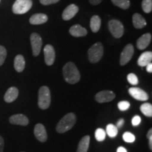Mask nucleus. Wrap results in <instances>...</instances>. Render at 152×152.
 I'll return each instance as SVG.
<instances>
[{
	"instance_id": "f257e3e1",
	"label": "nucleus",
	"mask_w": 152,
	"mask_h": 152,
	"mask_svg": "<svg viewBox=\"0 0 152 152\" xmlns=\"http://www.w3.org/2000/svg\"><path fill=\"white\" fill-rule=\"evenodd\" d=\"M63 74L65 80L71 85L78 83L80 79V73L73 62H68L64 66Z\"/></svg>"
},
{
	"instance_id": "f03ea898",
	"label": "nucleus",
	"mask_w": 152,
	"mask_h": 152,
	"mask_svg": "<svg viewBox=\"0 0 152 152\" xmlns=\"http://www.w3.org/2000/svg\"><path fill=\"white\" fill-rule=\"evenodd\" d=\"M76 116L73 113H68L62 118L58 123L56 130L58 133H65L70 130L75 125Z\"/></svg>"
},
{
	"instance_id": "7ed1b4c3",
	"label": "nucleus",
	"mask_w": 152,
	"mask_h": 152,
	"mask_svg": "<svg viewBox=\"0 0 152 152\" xmlns=\"http://www.w3.org/2000/svg\"><path fill=\"white\" fill-rule=\"evenodd\" d=\"M51 104L50 90L47 86L40 87L38 93V106L39 109L45 110L48 109Z\"/></svg>"
},
{
	"instance_id": "20e7f679",
	"label": "nucleus",
	"mask_w": 152,
	"mask_h": 152,
	"mask_svg": "<svg viewBox=\"0 0 152 152\" xmlns=\"http://www.w3.org/2000/svg\"><path fill=\"white\" fill-rule=\"evenodd\" d=\"M104 54V47L102 43L97 42L93 45L88 51L89 61L92 64L99 61Z\"/></svg>"
},
{
	"instance_id": "39448f33",
	"label": "nucleus",
	"mask_w": 152,
	"mask_h": 152,
	"mask_svg": "<svg viewBox=\"0 0 152 152\" xmlns=\"http://www.w3.org/2000/svg\"><path fill=\"white\" fill-rule=\"evenodd\" d=\"M32 0H16L12 7V11L16 14H23L32 8Z\"/></svg>"
},
{
	"instance_id": "423d86ee",
	"label": "nucleus",
	"mask_w": 152,
	"mask_h": 152,
	"mask_svg": "<svg viewBox=\"0 0 152 152\" xmlns=\"http://www.w3.org/2000/svg\"><path fill=\"white\" fill-rule=\"evenodd\" d=\"M109 30L112 35L115 38H120L124 33V27L122 23L118 20H111L109 22Z\"/></svg>"
},
{
	"instance_id": "0eeeda50",
	"label": "nucleus",
	"mask_w": 152,
	"mask_h": 152,
	"mask_svg": "<svg viewBox=\"0 0 152 152\" xmlns=\"http://www.w3.org/2000/svg\"><path fill=\"white\" fill-rule=\"evenodd\" d=\"M30 42H31L33 54L35 56H37L41 52L42 40L40 36L37 33H33L30 35Z\"/></svg>"
},
{
	"instance_id": "6e6552de",
	"label": "nucleus",
	"mask_w": 152,
	"mask_h": 152,
	"mask_svg": "<svg viewBox=\"0 0 152 152\" xmlns=\"http://www.w3.org/2000/svg\"><path fill=\"white\" fill-rule=\"evenodd\" d=\"M134 54V47H133L132 45L131 44H128L125 48L123 49V52L121 54V58H120V64L121 66H125L130 61L132 58Z\"/></svg>"
},
{
	"instance_id": "1a4fd4ad",
	"label": "nucleus",
	"mask_w": 152,
	"mask_h": 152,
	"mask_svg": "<svg viewBox=\"0 0 152 152\" xmlns=\"http://www.w3.org/2000/svg\"><path fill=\"white\" fill-rule=\"evenodd\" d=\"M115 97V93L110 90H104L98 92L95 96V99L99 103H106L111 102Z\"/></svg>"
},
{
	"instance_id": "9d476101",
	"label": "nucleus",
	"mask_w": 152,
	"mask_h": 152,
	"mask_svg": "<svg viewBox=\"0 0 152 152\" xmlns=\"http://www.w3.org/2000/svg\"><path fill=\"white\" fill-rule=\"evenodd\" d=\"M128 92L130 96L138 101L144 102V101H147L149 99V95L147 93L138 87H131L129 89Z\"/></svg>"
},
{
	"instance_id": "9b49d317",
	"label": "nucleus",
	"mask_w": 152,
	"mask_h": 152,
	"mask_svg": "<svg viewBox=\"0 0 152 152\" xmlns=\"http://www.w3.org/2000/svg\"><path fill=\"white\" fill-rule=\"evenodd\" d=\"M45 61L47 66H52L55 61V51L52 45H47L44 48Z\"/></svg>"
},
{
	"instance_id": "f8f14e48",
	"label": "nucleus",
	"mask_w": 152,
	"mask_h": 152,
	"mask_svg": "<svg viewBox=\"0 0 152 152\" xmlns=\"http://www.w3.org/2000/svg\"><path fill=\"white\" fill-rule=\"evenodd\" d=\"M34 134L38 141L45 142L47 140V133L45 126L41 123H37L34 129Z\"/></svg>"
},
{
	"instance_id": "ddd939ff",
	"label": "nucleus",
	"mask_w": 152,
	"mask_h": 152,
	"mask_svg": "<svg viewBox=\"0 0 152 152\" xmlns=\"http://www.w3.org/2000/svg\"><path fill=\"white\" fill-rule=\"evenodd\" d=\"M78 7L75 4H70L64 9L62 14V18L64 20H69L78 12Z\"/></svg>"
},
{
	"instance_id": "4468645a",
	"label": "nucleus",
	"mask_w": 152,
	"mask_h": 152,
	"mask_svg": "<svg viewBox=\"0 0 152 152\" xmlns=\"http://www.w3.org/2000/svg\"><path fill=\"white\" fill-rule=\"evenodd\" d=\"M9 122L11 124L18 125L22 126H26L29 123V120L26 115L23 114H16L9 118Z\"/></svg>"
},
{
	"instance_id": "2eb2a0df",
	"label": "nucleus",
	"mask_w": 152,
	"mask_h": 152,
	"mask_svg": "<svg viewBox=\"0 0 152 152\" xmlns=\"http://www.w3.org/2000/svg\"><path fill=\"white\" fill-rule=\"evenodd\" d=\"M151 40V35L150 33H146L142 35L137 41V47L140 50H144L149 46Z\"/></svg>"
},
{
	"instance_id": "dca6fc26",
	"label": "nucleus",
	"mask_w": 152,
	"mask_h": 152,
	"mask_svg": "<svg viewBox=\"0 0 152 152\" xmlns=\"http://www.w3.org/2000/svg\"><path fill=\"white\" fill-rule=\"evenodd\" d=\"M18 90L15 87H11L6 92L4 99L7 103H11L16 99L18 96Z\"/></svg>"
},
{
	"instance_id": "f3484780",
	"label": "nucleus",
	"mask_w": 152,
	"mask_h": 152,
	"mask_svg": "<svg viewBox=\"0 0 152 152\" xmlns=\"http://www.w3.org/2000/svg\"><path fill=\"white\" fill-rule=\"evenodd\" d=\"M69 33L73 37H84L87 35V31L85 28L82 27L80 25H74L70 28Z\"/></svg>"
},
{
	"instance_id": "a211bd4d",
	"label": "nucleus",
	"mask_w": 152,
	"mask_h": 152,
	"mask_svg": "<svg viewBox=\"0 0 152 152\" xmlns=\"http://www.w3.org/2000/svg\"><path fill=\"white\" fill-rule=\"evenodd\" d=\"M152 52H145L140 55L137 60V64L141 67L147 66L148 64L151 63Z\"/></svg>"
},
{
	"instance_id": "6ab92c4d",
	"label": "nucleus",
	"mask_w": 152,
	"mask_h": 152,
	"mask_svg": "<svg viewBox=\"0 0 152 152\" xmlns=\"http://www.w3.org/2000/svg\"><path fill=\"white\" fill-rule=\"evenodd\" d=\"M48 20V17L45 14H36L30 17L29 21L30 24L40 25L45 23Z\"/></svg>"
},
{
	"instance_id": "aec40b11",
	"label": "nucleus",
	"mask_w": 152,
	"mask_h": 152,
	"mask_svg": "<svg viewBox=\"0 0 152 152\" xmlns=\"http://www.w3.org/2000/svg\"><path fill=\"white\" fill-rule=\"evenodd\" d=\"M132 23L133 26L137 29H141V28H144V26L147 25V22H146L145 19L144 17L140 14H134L132 16Z\"/></svg>"
},
{
	"instance_id": "412c9836",
	"label": "nucleus",
	"mask_w": 152,
	"mask_h": 152,
	"mask_svg": "<svg viewBox=\"0 0 152 152\" xmlns=\"http://www.w3.org/2000/svg\"><path fill=\"white\" fill-rule=\"evenodd\" d=\"M14 68L18 73H20L24 70L26 66V61H25L24 57L22 55L19 54L15 57L14 59Z\"/></svg>"
},
{
	"instance_id": "4be33fe9",
	"label": "nucleus",
	"mask_w": 152,
	"mask_h": 152,
	"mask_svg": "<svg viewBox=\"0 0 152 152\" xmlns=\"http://www.w3.org/2000/svg\"><path fill=\"white\" fill-rule=\"evenodd\" d=\"M90 136L86 135L83 137L79 142L77 152H87L89 149V146H90Z\"/></svg>"
},
{
	"instance_id": "5701e85b",
	"label": "nucleus",
	"mask_w": 152,
	"mask_h": 152,
	"mask_svg": "<svg viewBox=\"0 0 152 152\" xmlns=\"http://www.w3.org/2000/svg\"><path fill=\"white\" fill-rule=\"evenodd\" d=\"M101 27V19L98 16H94L90 20V28L93 33H97Z\"/></svg>"
},
{
	"instance_id": "b1692460",
	"label": "nucleus",
	"mask_w": 152,
	"mask_h": 152,
	"mask_svg": "<svg viewBox=\"0 0 152 152\" xmlns=\"http://www.w3.org/2000/svg\"><path fill=\"white\" fill-rule=\"evenodd\" d=\"M142 113L147 117L152 116V105L149 103H144L140 107Z\"/></svg>"
},
{
	"instance_id": "393cba45",
	"label": "nucleus",
	"mask_w": 152,
	"mask_h": 152,
	"mask_svg": "<svg viewBox=\"0 0 152 152\" xmlns=\"http://www.w3.org/2000/svg\"><path fill=\"white\" fill-rule=\"evenodd\" d=\"M111 1L114 5L123 9H128L130 6L129 0H111Z\"/></svg>"
},
{
	"instance_id": "a878e982",
	"label": "nucleus",
	"mask_w": 152,
	"mask_h": 152,
	"mask_svg": "<svg viewBox=\"0 0 152 152\" xmlns=\"http://www.w3.org/2000/svg\"><path fill=\"white\" fill-rule=\"evenodd\" d=\"M106 133L110 137H116L118 134L117 127L113 124H109L106 126Z\"/></svg>"
},
{
	"instance_id": "bb28decb",
	"label": "nucleus",
	"mask_w": 152,
	"mask_h": 152,
	"mask_svg": "<svg viewBox=\"0 0 152 152\" xmlns=\"http://www.w3.org/2000/svg\"><path fill=\"white\" fill-rule=\"evenodd\" d=\"M106 131L102 128H98L95 131V138L99 142L104 141L106 139Z\"/></svg>"
},
{
	"instance_id": "cd10ccee",
	"label": "nucleus",
	"mask_w": 152,
	"mask_h": 152,
	"mask_svg": "<svg viewBox=\"0 0 152 152\" xmlns=\"http://www.w3.org/2000/svg\"><path fill=\"white\" fill-rule=\"evenodd\" d=\"M142 7L145 13H150L152 10V0H142Z\"/></svg>"
},
{
	"instance_id": "c85d7f7f",
	"label": "nucleus",
	"mask_w": 152,
	"mask_h": 152,
	"mask_svg": "<svg viewBox=\"0 0 152 152\" xmlns=\"http://www.w3.org/2000/svg\"><path fill=\"white\" fill-rule=\"evenodd\" d=\"M123 139L125 142H128V143H132L135 141V137L134 134L129 132H126L123 134Z\"/></svg>"
},
{
	"instance_id": "c756f323",
	"label": "nucleus",
	"mask_w": 152,
	"mask_h": 152,
	"mask_svg": "<svg viewBox=\"0 0 152 152\" xmlns=\"http://www.w3.org/2000/svg\"><path fill=\"white\" fill-rule=\"evenodd\" d=\"M7 52L5 47L0 45V66H2L4 63L6 58H7Z\"/></svg>"
},
{
	"instance_id": "7c9ffc66",
	"label": "nucleus",
	"mask_w": 152,
	"mask_h": 152,
	"mask_svg": "<svg viewBox=\"0 0 152 152\" xmlns=\"http://www.w3.org/2000/svg\"><path fill=\"white\" fill-rule=\"evenodd\" d=\"M127 79H128V81L129 83H130L131 85H136L138 84L139 80L137 77V75L134 73H130L128 75V77H127Z\"/></svg>"
},
{
	"instance_id": "2f4dec72",
	"label": "nucleus",
	"mask_w": 152,
	"mask_h": 152,
	"mask_svg": "<svg viewBox=\"0 0 152 152\" xmlns=\"http://www.w3.org/2000/svg\"><path fill=\"white\" fill-rule=\"evenodd\" d=\"M118 107L121 111H127L130 107V104L127 101H122V102H120L118 104Z\"/></svg>"
},
{
	"instance_id": "473e14b6",
	"label": "nucleus",
	"mask_w": 152,
	"mask_h": 152,
	"mask_svg": "<svg viewBox=\"0 0 152 152\" xmlns=\"http://www.w3.org/2000/svg\"><path fill=\"white\" fill-rule=\"evenodd\" d=\"M141 121H142L141 118L139 116V115H135V116H134L132 118V124L133 126H137V125L140 124Z\"/></svg>"
},
{
	"instance_id": "72a5a7b5",
	"label": "nucleus",
	"mask_w": 152,
	"mask_h": 152,
	"mask_svg": "<svg viewBox=\"0 0 152 152\" xmlns=\"http://www.w3.org/2000/svg\"><path fill=\"white\" fill-rule=\"evenodd\" d=\"M40 3L43 5H49L52 4H56L59 1V0H39Z\"/></svg>"
},
{
	"instance_id": "f704fd0d",
	"label": "nucleus",
	"mask_w": 152,
	"mask_h": 152,
	"mask_svg": "<svg viewBox=\"0 0 152 152\" xmlns=\"http://www.w3.org/2000/svg\"><path fill=\"white\" fill-rule=\"evenodd\" d=\"M147 138L149 140V149L152 150V129L148 131L147 132Z\"/></svg>"
},
{
	"instance_id": "c9c22d12",
	"label": "nucleus",
	"mask_w": 152,
	"mask_h": 152,
	"mask_svg": "<svg viewBox=\"0 0 152 152\" xmlns=\"http://www.w3.org/2000/svg\"><path fill=\"white\" fill-rule=\"evenodd\" d=\"M124 123H125L124 119H123V118L119 119L117 123H116V127H117V128H122L123 124H124Z\"/></svg>"
},
{
	"instance_id": "e433bc0d",
	"label": "nucleus",
	"mask_w": 152,
	"mask_h": 152,
	"mask_svg": "<svg viewBox=\"0 0 152 152\" xmlns=\"http://www.w3.org/2000/svg\"><path fill=\"white\" fill-rule=\"evenodd\" d=\"M4 147V141L1 136H0V152H3Z\"/></svg>"
},
{
	"instance_id": "4c0bfd02",
	"label": "nucleus",
	"mask_w": 152,
	"mask_h": 152,
	"mask_svg": "<svg viewBox=\"0 0 152 152\" xmlns=\"http://www.w3.org/2000/svg\"><path fill=\"white\" fill-rule=\"evenodd\" d=\"M102 1V0H90V2L92 5H97Z\"/></svg>"
},
{
	"instance_id": "58836bf2",
	"label": "nucleus",
	"mask_w": 152,
	"mask_h": 152,
	"mask_svg": "<svg viewBox=\"0 0 152 152\" xmlns=\"http://www.w3.org/2000/svg\"><path fill=\"white\" fill-rule=\"evenodd\" d=\"M146 67H147V71L148 72V73H152V64L151 63H150V64H148Z\"/></svg>"
},
{
	"instance_id": "ea45409f",
	"label": "nucleus",
	"mask_w": 152,
	"mask_h": 152,
	"mask_svg": "<svg viewBox=\"0 0 152 152\" xmlns=\"http://www.w3.org/2000/svg\"><path fill=\"white\" fill-rule=\"evenodd\" d=\"M117 152H128L125 148L123 147H119L117 149Z\"/></svg>"
},
{
	"instance_id": "a19ab883",
	"label": "nucleus",
	"mask_w": 152,
	"mask_h": 152,
	"mask_svg": "<svg viewBox=\"0 0 152 152\" xmlns=\"http://www.w3.org/2000/svg\"><path fill=\"white\" fill-rule=\"evenodd\" d=\"M20 152H25V151H20Z\"/></svg>"
}]
</instances>
